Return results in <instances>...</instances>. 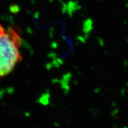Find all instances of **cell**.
Instances as JSON below:
<instances>
[{
  "mask_svg": "<svg viewBox=\"0 0 128 128\" xmlns=\"http://www.w3.org/2000/svg\"><path fill=\"white\" fill-rule=\"evenodd\" d=\"M22 39L12 28L0 24V78L8 75L22 60Z\"/></svg>",
  "mask_w": 128,
  "mask_h": 128,
  "instance_id": "1",
  "label": "cell"
}]
</instances>
